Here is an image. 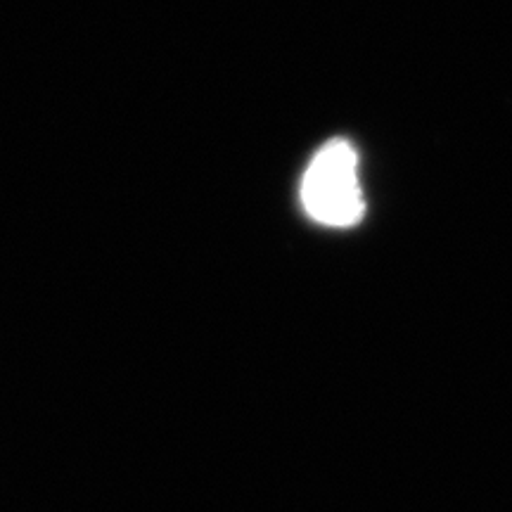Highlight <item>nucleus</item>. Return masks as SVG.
I'll list each match as a JSON object with an SVG mask.
<instances>
[{
    "label": "nucleus",
    "mask_w": 512,
    "mask_h": 512,
    "mask_svg": "<svg viewBox=\"0 0 512 512\" xmlns=\"http://www.w3.org/2000/svg\"><path fill=\"white\" fill-rule=\"evenodd\" d=\"M302 207L313 221L330 228L356 226L366 214L358 155L344 138L325 143L306 166Z\"/></svg>",
    "instance_id": "nucleus-1"
}]
</instances>
